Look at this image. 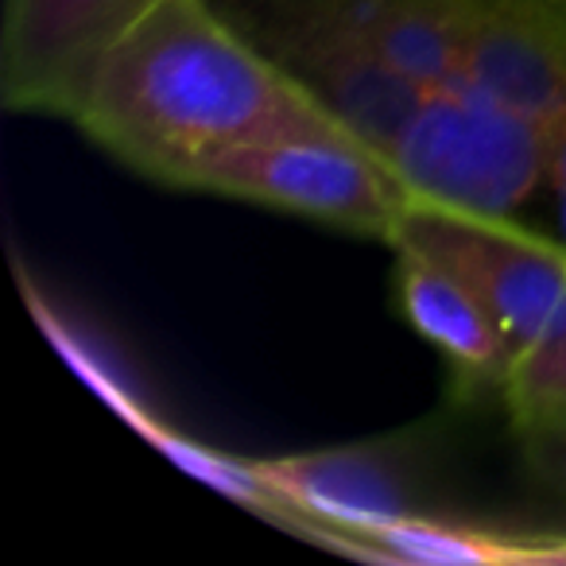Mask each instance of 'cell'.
I'll return each mask as SVG.
<instances>
[{"instance_id":"1","label":"cell","mask_w":566,"mask_h":566,"mask_svg":"<svg viewBox=\"0 0 566 566\" xmlns=\"http://www.w3.org/2000/svg\"><path fill=\"white\" fill-rule=\"evenodd\" d=\"M416 195L520 218L543 167L496 120L458 0H213Z\"/></svg>"},{"instance_id":"2","label":"cell","mask_w":566,"mask_h":566,"mask_svg":"<svg viewBox=\"0 0 566 566\" xmlns=\"http://www.w3.org/2000/svg\"><path fill=\"white\" fill-rule=\"evenodd\" d=\"M66 120L164 187L229 144L346 133L213 0H156L97 59Z\"/></svg>"},{"instance_id":"3","label":"cell","mask_w":566,"mask_h":566,"mask_svg":"<svg viewBox=\"0 0 566 566\" xmlns=\"http://www.w3.org/2000/svg\"><path fill=\"white\" fill-rule=\"evenodd\" d=\"M385 244L419 252L462 283L501 326L512 361L566 331V244L527 221L411 195Z\"/></svg>"},{"instance_id":"4","label":"cell","mask_w":566,"mask_h":566,"mask_svg":"<svg viewBox=\"0 0 566 566\" xmlns=\"http://www.w3.org/2000/svg\"><path fill=\"white\" fill-rule=\"evenodd\" d=\"M179 190L241 198L385 241L416 190L357 136H268L206 151L175 179Z\"/></svg>"},{"instance_id":"5","label":"cell","mask_w":566,"mask_h":566,"mask_svg":"<svg viewBox=\"0 0 566 566\" xmlns=\"http://www.w3.org/2000/svg\"><path fill=\"white\" fill-rule=\"evenodd\" d=\"M156 0H4L0 97L17 113L71 117L97 59Z\"/></svg>"},{"instance_id":"6","label":"cell","mask_w":566,"mask_h":566,"mask_svg":"<svg viewBox=\"0 0 566 566\" xmlns=\"http://www.w3.org/2000/svg\"><path fill=\"white\" fill-rule=\"evenodd\" d=\"M249 465L280 504L275 524L331 551H346V543L357 535L416 512L403 465L392 450L373 442L249 458Z\"/></svg>"},{"instance_id":"7","label":"cell","mask_w":566,"mask_h":566,"mask_svg":"<svg viewBox=\"0 0 566 566\" xmlns=\"http://www.w3.org/2000/svg\"><path fill=\"white\" fill-rule=\"evenodd\" d=\"M396 252V300H400L408 323L442 349L450 365L462 377L504 392L512 377V349L504 342L501 326L489 318V311L465 292L462 283L450 280L439 264L408 249Z\"/></svg>"},{"instance_id":"8","label":"cell","mask_w":566,"mask_h":566,"mask_svg":"<svg viewBox=\"0 0 566 566\" xmlns=\"http://www.w3.org/2000/svg\"><path fill=\"white\" fill-rule=\"evenodd\" d=\"M342 555L408 566H566V535L509 532L411 512L396 524L349 539Z\"/></svg>"},{"instance_id":"9","label":"cell","mask_w":566,"mask_h":566,"mask_svg":"<svg viewBox=\"0 0 566 566\" xmlns=\"http://www.w3.org/2000/svg\"><path fill=\"white\" fill-rule=\"evenodd\" d=\"M504 403L512 419L535 416V411L566 408V331L539 346L535 354L520 357L504 385Z\"/></svg>"},{"instance_id":"10","label":"cell","mask_w":566,"mask_h":566,"mask_svg":"<svg viewBox=\"0 0 566 566\" xmlns=\"http://www.w3.org/2000/svg\"><path fill=\"white\" fill-rule=\"evenodd\" d=\"M512 423H516V439L532 478L566 501V408L535 411Z\"/></svg>"},{"instance_id":"11","label":"cell","mask_w":566,"mask_h":566,"mask_svg":"<svg viewBox=\"0 0 566 566\" xmlns=\"http://www.w3.org/2000/svg\"><path fill=\"white\" fill-rule=\"evenodd\" d=\"M527 226L566 244V117H563V128H558L555 144H551L547 175H543L535 210L527 213Z\"/></svg>"}]
</instances>
